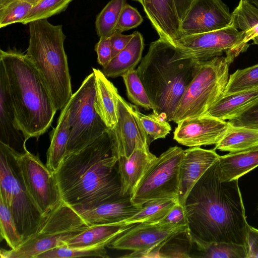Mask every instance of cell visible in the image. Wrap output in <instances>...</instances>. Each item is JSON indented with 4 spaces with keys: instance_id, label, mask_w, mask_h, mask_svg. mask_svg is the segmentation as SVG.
I'll return each mask as SVG.
<instances>
[{
    "instance_id": "8fae6325",
    "label": "cell",
    "mask_w": 258,
    "mask_h": 258,
    "mask_svg": "<svg viewBox=\"0 0 258 258\" xmlns=\"http://www.w3.org/2000/svg\"><path fill=\"white\" fill-rule=\"evenodd\" d=\"M183 153L181 148L174 146L157 157L131 196L132 203L142 207L151 201L177 198L179 168Z\"/></svg>"
},
{
    "instance_id": "277c9868",
    "label": "cell",
    "mask_w": 258,
    "mask_h": 258,
    "mask_svg": "<svg viewBox=\"0 0 258 258\" xmlns=\"http://www.w3.org/2000/svg\"><path fill=\"white\" fill-rule=\"evenodd\" d=\"M176 49L159 38L150 44L136 69L153 105V113L168 122L173 121L200 62L192 59L172 60Z\"/></svg>"
},
{
    "instance_id": "7402d4cb",
    "label": "cell",
    "mask_w": 258,
    "mask_h": 258,
    "mask_svg": "<svg viewBox=\"0 0 258 258\" xmlns=\"http://www.w3.org/2000/svg\"><path fill=\"white\" fill-rule=\"evenodd\" d=\"M136 224L125 220L89 225L84 231L68 241L65 245L70 247H80L103 243L108 247L118 236Z\"/></svg>"
},
{
    "instance_id": "f1b7e54d",
    "label": "cell",
    "mask_w": 258,
    "mask_h": 258,
    "mask_svg": "<svg viewBox=\"0 0 258 258\" xmlns=\"http://www.w3.org/2000/svg\"><path fill=\"white\" fill-rule=\"evenodd\" d=\"M257 146L258 130L236 126L230 124L223 137L214 149L234 153Z\"/></svg>"
},
{
    "instance_id": "ffe728a7",
    "label": "cell",
    "mask_w": 258,
    "mask_h": 258,
    "mask_svg": "<svg viewBox=\"0 0 258 258\" xmlns=\"http://www.w3.org/2000/svg\"><path fill=\"white\" fill-rule=\"evenodd\" d=\"M26 142L23 134L16 125L6 76L0 63V142L20 153H24L27 151Z\"/></svg>"
},
{
    "instance_id": "603a6c76",
    "label": "cell",
    "mask_w": 258,
    "mask_h": 258,
    "mask_svg": "<svg viewBox=\"0 0 258 258\" xmlns=\"http://www.w3.org/2000/svg\"><path fill=\"white\" fill-rule=\"evenodd\" d=\"M96 82L95 107L109 129H113L118 119L117 88L99 69L93 68Z\"/></svg>"
},
{
    "instance_id": "cb8c5ba5",
    "label": "cell",
    "mask_w": 258,
    "mask_h": 258,
    "mask_svg": "<svg viewBox=\"0 0 258 258\" xmlns=\"http://www.w3.org/2000/svg\"><path fill=\"white\" fill-rule=\"evenodd\" d=\"M258 166V146L242 151L220 156L217 171L221 181L238 179Z\"/></svg>"
},
{
    "instance_id": "8992f818",
    "label": "cell",
    "mask_w": 258,
    "mask_h": 258,
    "mask_svg": "<svg viewBox=\"0 0 258 258\" xmlns=\"http://www.w3.org/2000/svg\"><path fill=\"white\" fill-rule=\"evenodd\" d=\"M16 151L0 142V195L15 220L22 243L34 235L45 220L23 183Z\"/></svg>"
},
{
    "instance_id": "5b68a950",
    "label": "cell",
    "mask_w": 258,
    "mask_h": 258,
    "mask_svg": "<svg viewBox=\"0 0 258 258\" xmlns=\"http://www.w3.org/2000/svg\"><path fill=\"white\" fill-rule=\"evenodd\" d=\"M28 24L30 38L26 54L37 70L54 106L61 110L73 95L62 25L51 24L46 19Z\"/></svg>"
},
{
    "instance_id": "7a4b0ae2",
    "label": "cell",
    "mask_w": 258,
    "mask_h": 258,
    "mask_svg": "<svg viewBox=\"0 0 258 258\" xmlns=\"http://www.w3.org/2000/svg\"><path fill=\"white\" fill-rule=\"evenodd\" d=\"M117 160L109 129L81 150L67 155L54 173L62 201L84 209L121 197Z\"/></svg>"
},
{
    "instance_id": "74e56055",
    "label": "cell",
    "mask_w": 258,
    "mask_h": 258,
    "mask_svg": "<svg viewBox=\"0 0 258 258\" xmlns=\"http://www.w3.org/2000/svg\"><path fill=\"white\" fill-rule=\"evenodd\" d=\"M133 106L151 142L158 139L165 138L169 134L171 127L168 121L153 113L147 115L143 114L136 106Z\"/></svg>"
},
{
    "instance_id": "e0dca14e",
    "label": "cell",
    "mask_w": 258,
    "mask_h": 258,
    "mask_svg": "<svg viewBox=\"0 0 258 258\" xmlns=\"http://www.w3.org/2000/svg\"><path fill=\"white\" fill-rule=\"evenodd\" d=\"M219 156L214 149H205L200 147H193L184 150L179 168L177 196L178 201L181 205H184L190 189Z\"/></svg>"
},
{
    "instance_id": "bcb514c9",
    "label": "cell",
    "mask_w": 258,
    "mask_h": 258,
    "mask_svg": "<svg viewBox=\"0 0 258 258\" xmlns=\"http://www.w3.org/2000/svg\"><path fill=\"white\" fill-rule=\"evenodd\" d=\"M133 34L124 35L117 31L109 37L112 50V58L122 50L129 43Z\"/></svg>"
},
{
    "instance_id": "5bb4252c",
    "label": "cell",
    "mask_w": 258,
    "mask_h": 258,
    "mask_svg": "<svg viewBox=\"0 0 258 258\" xmlns=\"http://www.w3.org/2000/svg\"><path fill=\"white\" fill-rule=\"evenodd\" d=\"M231 21V13L222 0H195L181 22L180 33L182 36L215 31L230 26Z\"/></svg>"
},
{
    "instance_id": "44dd1931",
    "label": "cell",
    "mask_w": 258,
    "mask_h": 258,
    "mask_svg": "<svg viewBox=\"0 0 258 258\" xmlns=\"http://www.w3.org/2000/svg\"><path fill=\"white\" fill-rule=\"evenodd\" d=\"M141 208L132 203L131 197H122L94 207L75 209L89 226L126 220L137 213Z\"/></svg>"
},
{
    "instance_id": "f5cc1de1",
    "label": "cell",
    "mask_w": 258,
    "mask_h": 258,
    "mask_svg": "<svg viewBox=\"0 0 258 258\" xmlns=\"http://www.w3.org/2000/svg\"><path fill=\"white\" fill-rule=\"evenodd\" d=\"M134 1H137L138 2H139V3H140L142 6H143L142 7H143L144 6V0H134Z\"/></svg>"
},
{
    "instance_id": "4fadbf2b",
    "label": "cell",
    "mask_w": 258,
    "mask_h": 258,
    "mask_svg": "<svg viewBox=\"0 0 258 258\" xmlns=\"http://www.w3.org/2000/svg\"><path fill=\"white\" fill-rule=\"evenodd\" d=\"M188 230V226L168 228L157 223H140L115 239L108 247L132 252L124 257H161L160 249L169 240Z\"/></svg>"
},
{
    "instance_id": "484cf974",
    "label": "cell",
    "mask_w": 258,
    "mask_h": 258,
    "mask_svg": "<svg viewBox=\"0 0 258 258\" xmlns=\"http://www.w3.org/2000/svg\"><path fill=\"white\" fill-rule=\"evenodd\" d=\"M133 34V36L127 45L103 67L102 72L106 77L112 78L122 77L128 71L135 69L141 61L144 48V38L138 31Z\"/></svg>"
},
{
    "instance_id": "ee69618b",
    "label": "cell",
    "mask_w": 258,
    "mask_h": 258,
    "mask_svg": "<svg viewBox=\"0 0 258 258\" xmlns=\"http://www.w3.org/2000/svg\"><path fill=\"white\" fill-rule=\"evenodd\" d=\"M95 50L97 54V61L103 67H105L112 58V50L109 37L99 39L96 44Z\"/></svg>"
},
{
    "instance_id": "4316f807",
    "label": "cell",
    "mask_w": 258,
    "mask_h": 258,
    "mask_svg": "<svg viewBox=\"0 0 258 258\" xmlns=\"http://www.w3.org/2000/svg\"><path fill=\"white\" fill-rule=\"evenodd\" d=\"M69 103L61 109L57 123L50 136V144L46 154V165L55 173L66 156L69 139Z\"/></svg>"
},
{
    "instance_id": "836d02e7",
    "label": "cell",
    "mask_w": 258,
    "mask_h": 258,
    "mask_svg": "<svg viewBox=\"0 0 258 258\" xmlns=\"http://www.w3.org/2000/svg\"><path fill=\"white\" fill-rule=\"evenodd\" d=\"M258 88V63L238 69L228 79L224 95Z\"/></svg>"
},
{
    "instance_id": "ab89813d",
    "label": "cell",
    "mask_w": 258,
    "mask_h": 258,
    "mask_svg": "<svg viewBox=\"0 0 258 258\" xmlns=\"http://www.w3.org/2000/svg\"><path fill=\"white\" fill-rule=\"evenodd\" d=\"M191 243L188 230L167 241L160 249L161 257H190Z\"/></svg>"
},
{
    "instance_id": "1f68e13d",
    "label": "cell",
    "mask_w": 258,
    "mask_h": 258,
    "mask_svg": "<svg viewBox=\"0 0 258 258\" xmlns=\"http://www.w3.org/2000/svg\"><path fill=\"white\" fill-rule=\"evenodd\" d=\"M126 0H111L97 15L96 31L99 39L109 37L115 31L121 11Z\"/></svg>"
},
{
    "instance_id": "681fc988",
    "label": "cell",
    "mask_w": 258,
    "mask_h": 258,
    "mask_svg": "<svg viewBox=\"0 0 258 258\" xmlns=\"http://www.w3.org/2000/svg\"><path fill=\"white\" fill-rule=\"evenodd\" d=\"M31 4H32L33 6L38 4L41 0H25Z\"/></svg>"
},
{
    "instance_id": "f6af8a7d",
    "label": "cell",
    "mask_w": 258,
    "mask_h": 258,
    "mask_svg": "<svg viewBox=\"0 0 258 258\" xmlns=\"http://www.w3.org/2000/svg\"><path fill=\"white\" fill-rule=\"evenodd\" d=\"M245 246L247 258H258V229L247 226Z\"/></svg>"
},
{
    "instance_id": "ba28073f",
    "label": "cell",
    "mask_w": 258,
    "mask_h": 258,
    "mask_svg": "<svg viewBox=\"0 0 258 258\" xmlns=\"http://www.w3.org/2000/svg\"><path fill=\"white\" fill-rule=\"evenodd\" d=\"M88 226L75 208L62 202L46 217L34 235L16 249H1V257L35 258L44 252L65 245Z\"/></svg>"
},
{
    "instance_id": "3957f363",
    "label": "cell",
    "mask_w": 258,
    "mask_h": 258,
    "mask_svg": "<svg viewBox=\"0 0 258 258\" xmlns=\"http://www.w3.org/2000/svg\"><path fill=\"white\" fill-rule=\"evenodd\" d=\"M16 125L27 141L38 138L51 126L57 111L35 66L16 49L0 50Z\"/></svg>"
},
{
    "instance_id": "c3c4849f",
    "label": "cell",
    "mask_w": 258,
    "mask_h": 258,
    "mask_svg": "<svg viewBox=\"0 0 258 258\" xmlns=\"http://www.w3.org/2000/svg\"><path fill=\"white\" fill-rule=\"evenodd\" d=\"M13 0H0V8L7 5L8 3Z\"/></svg>"
},
{
    "instance_id": "e575fe53",
    "label": "cell",
    "mask_w": 258,
    "mask_h": 258,
    "mask_svg": "<svg viewBox=\"0 0 258 258\" xmlns=\"http://www.w3.org/2000/svg\"><path fill=\"white\" fill-rule=\"evenodd\" d=\"M128 99L136 105L146 110H153V106L137 71L134 69L122 76Z\"/></svg>"
},
{
    "instance_id": "7dc6e473",
    "label": "cell",
    "mask_w": 258,
    "mask_h": 258,
    "mask_svg": "<svg viewBox=\"0 0 258 258\" xmlns=\"http://www.w3.org/2000/svg\"><path fill=\"white\" fill-rule=\"evenodd\" d=\"M195 0H173L175 10L180 22L184 18Z\"/></svg>"
},
{
    "instance_id": "f546056e",
    "label": "cell",
    "mask_w": 258,
    "mask_h": 258,
    "mask_svg": "<svg viewBox=\"0 0 258 258\" xmlns=\"http://www.w3.org/2000/svg\"><path fill=\"white\" fill-rule=\"evenodd\" d=\"M230 26L243 32L242 44L248 48L247 42L258 35V8L247 0H240L231 13Z\"/></svg>"
},
{
    "instance_id": "d6986e66",
    "label": "cell",
    "mask_w": 258,
    "mask_h": 258,
    "mask_svg": "<svg viewBox=\"0 0 258 258\" xmlns=\"http://www.w3.org/2000/svg\"><path fill=\"white\" fill-rule=\"evenodd\" d=\"M143 8L159 38L173 44L181 37L180 22L173 0H144Z\"/></svg>"
},
{
    "instance_id": "f907efd6",
    "label": "cell",
    "mask_w": 258,
    "mask_h": 258,
    "mask_svg": "<svg viewBox=\"0 0 258 258\" xmlns=\"http://www.w3.org/2000/svg\"><path fill=\"white\" fill-rule=\"evenodd\" d=\"M247 1L258 8V0H247Z\"/></svg>"
},
{
    "instance_id": "8d00e7d4",
    "label": "cell",
    "mask_w": 258,
    "mask_h": 258,
    "mask_svg": "<svg viewBox=\"0 0 258 258\" xmlns=\"http://www.w3.org/2000/svg\"><path fill=\"white\" fill-rule=\"evenodd\" d=\"M73 1L41 0L32 7L21 23L26 25L34 21L47 19L66 10Z\"/></svg>"
},
{
    "instance_id": "d6a6232c",
    "label": "cell",
    "mask_w": 258,
    "mask_h": 258,
    "mask_svg": "<svg viewBox=\"0 0 258 258\" xmlns=\"http://www.w3.org/2000/svg\"><path fill=\"white\" fill-rule=\"evenodd\" d=\"M107 245L101 243L86 247H70L66 245L55 247L44 252L35 258H62L93 256L107 258L106 247Z\"/></svg>"
},
{
    "instance_id": "9c48e42d",
    "label": "cell",
    "mask_w": 258,
    "mask_h": 258,
    "mask_svg": "<svg viewBox=\"0 0 258 258\" xmlns=\"http://www.w3.org/2000/svg\"><path fill=\"white\" fill-rule=\"evenodd\" d=\"M95 101L96 82L93 72L69 101L70 134L66 156L81 150L109 130L95 107Z\"/></svg>"
},
{
    "instance_id": "d590c367",
    "label": "cell",
    "mask_w": 258,
    "mask_h": 258,
    "mask_svg": "<svg viewBox=\"0 0 258 258\" xmlns=\"http://www.w3.org/2000/svg\"><path fill=\"white\" fill-rule=\"evenodd\" d=\"M0 228L2 239H5L12 249L18 248L22 239L5 199L0 195Z\"/></svg>"
},
{
    "instance_id": "9a60e30c",
    "label": "cell",
    "mask_w": 258,
    "mask_h": 258,
    "mask_svg": "<svg viewBox=\"0 0 258 258\" xmlns=\"http://www.w3.org/2000/svg\"><path fill=\"white\" fill-rule=\"evenodd\" d=\"M118 119L113 129H109L114 153L117 160L128 157L137 142L150 145L152 142L133 108L120 95L118 97Z\"/></svg>"
},
{
    "instance_id": "2e32d148",
    "label": "cell",
    "mask_w": 258,
    "mask_h": 258,
    "mask_svg": "<svg viewBox=\"0 0 258 258\" xmlns=\"http://www.w3.org/2000/svg\"><path fill=\"white\" fill-rule=\"evenodd\" d=\"M230 125L226 121L208 114L184 119L177 123L173 139L189 147L216 145Z\"/></svg>"
},
{
    "instance_id": "db71d44e",
    "label": "cell",
    "mask_w": 258,
    "mask_h": 258,
    "mask_svg": "<svg viewBox=\"0 0 258 258\" xmlns=\"http://www.w3.org/2000/svg\"><path fill=\"white\" fill-rule=\"evenodd\" d=\"M257 210H258V207H257Z\"/></svg>"
},
{
    "instance_id": "f35d334b",
    "label": "cell",
    "mask_w": 258,
    "mask_h": 258,
    "mask_svg": "<svg viewBox=\"0 0 258 258\" xmlns=\"http://www.w3.org/2000/svg\"><path fill=\"white\" fill-rule=\"evenodd\" d=\"M33 6L25 0H13L0 8V28L21 23Z\"/></svg>"
},
{
    "instance_id": "4dcf8cb0",
    "label": "cell",
    "mask_w": 258,
    "mask_h": 258,
    "mask_svg": "<svg viewBox=\"0 0 258 258\" xmlns=\"http://www.w3.org/2000/svg\"><path fill=\"white\" fill-rule=\"evenodd\" d=\"M177 201V198H172L148 202L142 206L137 213L126 221L133 223H157L169 212Z\"/></svg>"
},
{
    "instance_id": "7c38bea8",
    "label": "cell",
    "mask_w": 258,
    "mask_h": 258,
    "mask_svg": "<svg viewBox=\"0 0 258 258\" xmlns=\"http://www.w3.org/2000/svg\"><path fill=\"white\" fill-rule=\"evenodd\" d=\"M23 183L42 215L46 217L62 201L54 173L28 150L16 153Z\"/></svg>"
},
{
    "instance_id": "60d3db41",
    "label": "cell",
    "mask_w": 258,
    "mask_h": 258,
    "mask_svg": "<svg viewBox=\"0 0 258 258\" xmlns=\"http://www.w3.org/2000/svg\"><path fill=\"white\" fill-rule=\"evenodd\" d=\"M143 19L136 8L128 4L122 8L116 26L115 31L122 33L139 26Z\"/></svg>"
},
{
    "instance_id": "ac0fdd59",
    "label": "cell",
    "mask_w": 258,
    "mask_h": 258,
    "mask_svg": "<svg viewBox=\"0 0 258 258\" xmlns=\"http://www.w3.org/2000/svg\"><path fill=\"white\" fill-rule=\"evenodd\" d=\"M157 158L150 152L149 145L137 142L128 157H122L118 159L120 197H131L133 195L141 179Z\"/></svg>"
},
{
    "instance_id": "52a82bcc",
    "label": "cell",
    "mask_w": 258,
    "mask_h": 258,
    "mask_svg": "<svg viewBox=\"0 0 258 258\" xmlns=\"http://www.w3.org/2000/svg\"><path fill=\"white\" fill-rule=\"evenodd\" d=\"M230 64L224 55L200 61L197 71L176 111L174 122L177 124L184 119L207 113L224 95Z\"/></svg>"
},
{
    "instance_id": "7bdbcfd3",
    "label": "cell",
    "mask_w": 258,
    "mask_h": 258,
    "mask_svg": "<svg viewBox=\"0 0 258 258\" xmlns=\"http://www.w3.org/2000/svg\"><path fill=\"white\" fill-rule=\"evenodd\" d=\"M228 122L233 126L258 130V102L248 108L237 118Z\"/></svg>"
},
{
    "instance_id": "6da1fadb",
    "label": "cell",
    "mask_w": 258,
    "mask_h": 258,
    "mask_svg": "<svg viewBox=\"0 0 258 258\" xmlns=\"http://www.w3.org/2000/svg\"><path fill=\"white\" fill-rule=\"evenodd\" d=\"M217 160L199 178L186 198L184 206L188 230L205 241L245 245L248 224L238 179L221 181L217 171Z\"/></svg>"
},
{
    "instance_id": "816d5d0a",
    "label": "cell",
    "mask_w": 258,
    "mask_h": 258,
    "mask_svg": "<svg viewBox=\"0 0 258 258\" xmlns=\"http://www.w3.org/2000/svg\"><path fill=\"white\" fill-rule=\"evenodd\" d=\"M252 40L253 41V43L258 45V35L254 37Z\"/></svg>"
},
{
    "instance_id": "30bf717a",
    "label": "cell",
    "mask_w": 258,
    "mask_h": 258,
    "mask_svg": "<svg viewBox=\"0 0 258 258\" xmlns=\"http://www.w3.org/2000/svg\"><path fill=\"white\" fill-rule=\"evenodd\" d=\"M242 40L243 32L231 26L211 32L182 36L173 44L176 49L172 60L206 61L225 53L231 63L247 49L242 45Z\"/></svg>"
},
{
    "instance_id": "b9f144b4",
    "label": "cell",
    "mask_w": 258,
    "mask_h": 258,
    "mask_svg": "<svg viewBox=\"0 0 258 258\" xmlns=\"http://www.w3.org/2000/svg\"><path fill=\"white\" fill-rule=\"evenodd\" d=\"M157 224L168 228L188 226V220L184 206L178 201L169 212Z\"/></svg>"
},
{
    "instance_id": "d4e9b609",
    "label": "cell",
    "mask_w": 258,
    "mask_h": 258,
    "mask_svg": "<svg viewBox=\"0 0 258 258\" xmlns=\"http://www.w3.org/2000/svg\"><path fill=\"white\" fill-rule=\"evenodd\" d=\"M257 102L258 88L223 95L206 114L223 120H231Z\"/></svg>"
},
{
    "instance_id": "83f0119b",
    "label": "cell",
    "mask_w": 258,
    "mask_h": 258,
    "mask_svg": "<svg viewBox=\"0 0 258 258\" xmlns=\"http://www.w3.org/2000/svg\"><path fill=\"white\" fill-rule=\"evenodd\" d=\"M189 236L191 243L190 257L247 258L244 245L232 242L205 241L190 233Z\"/></svg>"
}]
</instances>
